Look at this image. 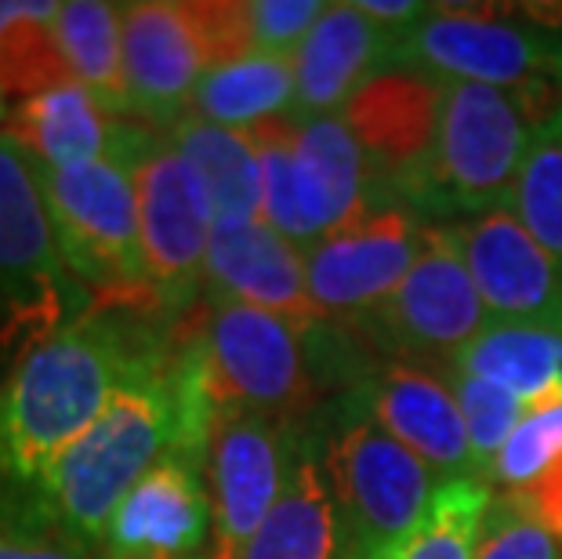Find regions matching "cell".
I'll return each instance as SVG.
<instances>
[{"instance_id":"14","label":"cell","mask_w":562,"mask_h":559,"mask_svg":"<svg viewBox=\"0 0 562 559\" xmlns=\"http://www.w3.org/2000/svg\"><path fill=\"white\" fill-rule=\"evenodd\" d=\"M338 396L367 411L381 429L422 458L442 483L480 480L458 396L432 367L370 353L363 345L360 364Z\"/></svg>"},{"instance_id":"33","label":"cell","mask_w":562,"mask_h":559,"mask_svg":"<svg viewBox=\"0 0 562 559\" xmlns=\"http://www.w3.org/2000/svg\"><path fill=\"white\" fill-rule=\"evenodd\" d=\"M505 94L516 105L533 146L562 135V52L555 58H548L541 69H533L519 88H512Z\"/></svg>"},{"instance_id":"38","label":"cell","mask_w":562,"mask_h":559,"mask_svg":"<svg viewBox=\"0 0 562 559\" xmlns=\"http://www.w3.org/2000/svg\"><path fill=\"white\" fill-rule=\"evenodd\" d=\"M8 113H11V102L0 94V131H4V124H8Z\"/></svg>"},{"instance_id":"12","label":"cell","mask_w":562,"mask_h":559,"mask_svg":"<svg viewBox=\"0 0 562 559\" xmlns=\"http://www.w3.org/2000/svg\"><path fill=\"white\" fill-rule=\"evenodd\" d=\"M425 219L411 208L374 204L305 251L308 294L323 320L356 331L400 288L428 241Z\"/></svg>"},{"instance_id":"7","label":"cell","mask_w":562,"mask_h":559,"mask_svg":"<svg viewBox=\"0 0 562 559\" xmlns=\"http://www.w3.org/2000/svg\"><path fill=\"white\" fill-rule=\"evenodd\" d=\"M313 429L345 523V556L374 552L400 538L432 502L436 472L352 400L334 396Z\"/></svg>"},{"instance_id":"3","label":"cell","mask_w":562,"mask_h":559,"mask_svg":"<svg viewBox=\"0 0 562 559\" xmlns=\"http://www.w3.org/2000/svg\"><path fill=\"white\" fill-rule=\"evenodd\" d=\"M182 411H178L171 345L153 338L102 418L47 469L33 494L37 513L99 552L116 505L160 458L178 455Z\"/></svg>"},{"instance_id":"22","label":"cell","mask_w":562,"mask_h":559,"mask_svg":"<svg viewBox=\"0 0 562 559\" xmlns=\"http://www.w3.org/2000/svg\"><path fill=\"white\" fill-rule=\"evenodd\" d=\"M294 157L302 211L316 241L374 208L370 164L341 113L297 121Z\"/></svg>"},{"instance_id":"6","label":"cell","mask_w":562,"mask_h":559,"mask_svg":"<svg viewBox=\"0 0 562 559\" xmlns=\"http://www.w3.org/2000/svg\"><path fill=\"white\" fill-rule=\"evenodd\" d=\"M41 182L66 266L99 309L160 313L142 255L138 193L127 164L41 168Z\"/></svg>"},{"instance_id":"8","label":"cell","mask_w":562,"mask_h":559,"mask_svg":"<svg viewBox=\"0 0 562 559\" xmlns=\"http://www.w3.org/2000/svg\"><path fill=\"white\" fill-rule=\"evenodd\" d=\"M88 291L58 247L37 160L0 131V342H33L83 316Z\"/></svg>"},{"instance_id":"21","label":"cell","mask_w":562,"mask_h":559,"mask_svg":"<svg viewBox=\"0 0 562 559\" xmlns=\"http://www.w3.org/2000/svg\"><path fill=\"white\" fill-rule=\"evenodd\" d=\"M244 559H345V523L323 472L313 425H305L297 439L280 502Z\"/></svg>"},{"instance_id":"35","label":"cell","mask_w":562,"mask_h":559,"mask_svg":"<svg viewBox=\"0 0 562 559\" xmlns=\"http://www.w3.org/2000/svg\"><path fill=\"white\" fill-rule=\"evenodd\" d=\"M519 502L526 505V513H530L548 534H555L562 538V458L555 466H548L530 487H522Z\"/></svg>"},{"instance_id":"16","label":"cell","mask_w":562,"mask_h":559,"mask_svg":"<svg viewBox=\"0 0 562 559\" xmlns=\"http://www.w3.org/2000/svg\"><path fill=\"white\" fill-rule=\"evenodd\" d=\"M442 113V80L411 66H389L349 99L341 121L360 142L370 164L374 204H392L436 146Z\"/></svg>"},{"instance_id":"23","label":"cell","mask_w":562,"mask_h":559,"mask_svg":"<svg viewBox=\"0 0 562 559\" xmlns=\"http://www.w3.org/2000/svg\"><path fill=\"white\" fill-rule=\"evenodd\" d=\"M164 135L196 168L211 204L214 230L261 219V160L250 131L218 127L196 121V116H182Z\"/></svg>"},{"instance_id":"34","label":"cell","mask_w":562,"mask_h":559,"mask_svg":"<svg viewBox=\"0 0 562 559\" xmlns=\"http://www.w3.org/2000/svg\"><path fill=\"white\" fill-rule=\"evenodd\" d=\"M0 559H99L44 516L0 519Z\"/></svg>"},{"instance_id":"18","label":"cell","mask_w":562,"mask_h":559,"mask_svg":"<svg viewBox=\"0 0 562 559\" xmlns=\"http://www.w3.org/2000/svg\"><path fill=\"white\" fill-rule=\"evenodd\" d=\"M4 131L37 160V168H80L99 160H121L131 168L157 127L113 116L88 88L66 80L11 102Z\"/></svg>"},{"instance_id":"37","label":"cell","mask_w":562,"mask_h":559,"mask_svg":"<svg viewBox=\"0 0 562 559\" xmlns=\"http://www.w3.org/2000/svg\"><path fill=\"white\" fill-rule=\"evenodd\" d=\"M30 4H33V0H0V41H4L11 33V26L26 15Z\"/></svg>"},{"instance_id":"30","label":"cell","mask_w":562,"mask_h":559,"mask_svg":"<svg viewBox=\"0 0 562 559\" xmlns=\"http://www.w3.org/2000/svg\"><path fill=\"white\" fill-rule=\"evenodd\" d=\"M562 458V403L548 411L522 414L519 425L512 429L508 444L501 447L490 480H497L505 491H522L548 466Z\"/></svg>"},{"instance_id":"17","label":"cell","mask_w":562,"mask_h":559,"mask_svg":"<svg viewBox=\"0 0 562 559\" xmlns=\"http://www.w3.org/2000/svg\"><path fill=\"white\" fill-rule=\"evenodd\" d=\"M214 523L203 469L167 455L131 487L102 534L99 559H186Z\"/></svg>"},{"instance_id":"26","label":"cell","mask_w":562,"mask_h":559,"mask_svg":"<svg viewBox=\"0 0 562 559\" xmlns=\"http://www.w3.org/2000/svg\"><path fill=\"white\" fill-rule=\"evenodd\" d=\"M494 491L483 480H447L400 538L345 559H475Z\"/></svg>"},{"instance_id":"27","label":"cell","mask_w":562,"mask_h":559,"mask_svg":"<svg viewBox=\"0 0 562 559\" xmlns=\"http://www.w3.org/2000/svg\"><path fill=\"white\" fill-rule=\"evenodd\" d=\"M58 15L55 0H33L4 41H0V94L22 102L55 85H66L63 63H58L52 22Z\"/></svg>"},{"instance_id":"4","label":"cell","mask_w":562,"mask_h":559,"mask_svg":"<svg viewBox=\"0 0 562 559\" xmlns=\"http://www.w3.org/2000/svg\"><path fill=\"white\" fill-rule=\"evenodd\" d=\"M533 138L505 91L442 80V113L428 160L396 189L392 204L425 222H458L508 208Z\"/></svg>"},{"instance_id":"24","label":"cell","mask_w":562,"mask_h":559,"mask_svg":"<svg viewBox=\"0 0 562 559\" xmlns=\"http://www.w3.org/2000/svg\"><path fill=\"white\" fill-rule=\"evenodd\" d=\"M52 37L66 80L88 88L113 116H131L124 88L121 4L105 0H66L58 4Z\"/></svg>"},{"instance_id":"25","label":"cell","mask_w":562,"mask_h":559,"mask_svg":"<svg viewBox=\"0 0 562 559\" xmlns=\"http://www.w3.org/2000/svg\"><path fill=\"white\" fill-rule=\"evenodd\" d=\"M294 55H247L211 69L189 105V116L218 127L247 131L294 110Z\"/></svg>"},{"instance_id":"9","label":"cell","mask_w":562,"mask_h":559,"mask_svg":"<svg viewBox=\"0 0 562 559\" xmlns=\"http://www.w3.org/2000/svg\"><path fill=\"white\" fill-rule=\"evenodd\" d=\"M490 324V313L472 283L447 225H428L425 251L396 291L352 331L370 353L396 356L422 367L450 364Z\"/></svg>"},{"instance_id":"13","label":"cell","mask_w":562,"mask_h":559,"mask_svg":"<svg viewBox=\"0 0 562 559\" xmlns=\"http://www.w3.org/2000/svg\"><path fill=\"white\" fill-rule=\"evenodd\" d=\"M305 425L250 411H222L207 447L214 508L211 559H244L261 523L277 508Z\"/></svg>"},{"instance_id":"15","label":"cell","mask_w":562,"mask_h":559,"mask_svg":"<svg viewBox=\"0 0 562 559\" xmlns=\"http://www.w3.org/2000/svg\"><path fill=\"white\" fill-rule=\"evenodd\" d=\"M442 225L494 324H530L562 335V266L508 208Z\"/></svg>"},{"instance_id":"31","label":"cell","mask_w":562,"mask_h":559,"mask_svg":"<svg viewBox=\"0 0 562 559\" xmlns=\"http://www.w3.org/2000/svg\"><path fill=\"white\" fill-rule=\"evenodd\" d=\"M475 559H562V545L526 513L516 491H505L490 502Z\"/></svg>"},{"instance_id":"20","label":"cell","mask_w":562,"mask_h":559,"mask_svg":"<svg viewBox=\"0 0 562 559\" xmlns=\"http://www.w3.org/2000/svg\"><path fill=\"white\" fill-rule=\"evenodd\" d=\"M396 37V30L374 22L360 4H327L294 52V121L341 113L370 77L392 66Z\"/></svg>"},{"instance_id":"36","label":"cell","mask_w":562,"mask_h":559,"mask_svg":"<svg viewBox=\"0 0 562 559\" xmlns=\"http://www.w3.org/2000/svg\"><path fill=\"white\" fill-rule=\"evenodd\" d=\"M360 8L370 19L381 22L389 30H411L414 22H422L428 15V4H414V0H360Z\"/></svg>"},{"instance_id":"2","label":"cell","mask_w":562,"mask_h":559,"mask_svg":"<svg viewBox=\"0 0 562 559\" xmlns=\"http://www.w3.org/2000/svg\"><path fill=\"white\" fill-rule=\"evenodd\" d=\"M182 331L196 342L218 411H250L291 425H313L363 356L360 338L330 320L305 331L214 294L193 305Z\"/></svg>"},{"instance_id":"19","label":"cell","mask_w":562,"mask_h":559,"mask_svg":"<svg viewBox=\"0 0 562 559\" xmlns=\"http://www.w3.org/2000/svg\"><path fill=\"white\" fill-rule=\"evenodd\" d=\"M203 294L283 316L305 331L327 324L308 294L305 251L261 219L214 230Z\"/></svg>"},{"instance_id":"32","label":"cell","mask_w":562,"mask_h":559,"mask_svg":"<svg viewBox=\"0 0 562 559\" xmlns=\"http://www.w3.org/2000/svg\"><path fill=\"white\" fill-rule=\"evenodd\" d=\"M323 11L319 0H247L250 55H294Z\"/></svg>"},{"instance_id":"10","label":"cell","mask_w":562,"mask_h":559,"mask_svg":"<svg viewBox=\"0 0 562 559\" xmlns=\"http://www.w3.org/2000/svg\"><path fill=\"white\" fill-rule=\"evenodd\" d=\"M138 193L142 255H146L149 288L160 313H186L196 305L207 272V251L214 219L196 168L164 131H153L149 142L131 164Z\"/></svg>"},{"instance_id":"1","label":"cell","mask_w":562,"mask_h":559,"mask_svg":"<svg viewBox=\"0 0 562 559\" xmlns=\"http://www.w3.org/2000/svg\"><path fill=\"white\" fill-rule=\"evenodd\" d=\"M142 327L91 309L19 356L0 382V497L8 516H41L33 494L47 469L102 418L146 345Z\"/></svg>"},{"instance_id":"28","label":"cell","mask_w":562,"mask_h":559,"mask_svg":"<svg viewBox=\"0 0 562 559\" xmlns=\"http://www.w3.org/2000/svg\"><path fill=\"white\" fill-rule=\"evenodd\" d=\"M432 371L453 389V396H458L464 429H469L472 458H475V476H480L483 483H490V472H494L501 447L508 444L512 429H516L522 418L519 396H512L508 389L486 382V378L464 374L450 364H439Z\"/></svg>"},{"instance_id":"5","label":"cell","mask_w":562,"mask_h":559,"mask_svg":"<svg viewBox=\"0 0 562 559\" xmlns=\"http://www.w3.org/2000/svg\"><path fill=\"white\" fill-rule=\"evenodd\" d=\"M124 88L138 124L167 131L189 116L200 80L250 55L247 0L121 4Z\"/></svg>"},{"instance_id":"11","label":"cell","mask_w":562,"mask_h":559,"mask_svg":"<svg viewBox=\"0 0 562 559\" xmlns=\"http://www.w3.org/2000/svg\"><path fill=\"white\" fill-rule=\"evenodd\" d=\"M562 52V33L486 4H428V15L396 37L392 66H411L436 80L519 88L533 69Z\"/></svg>"},{"instance_id":"29","label":"cell","mask_w":562,"mask_h":559,"mask_svg":"<svg viewBox=\"0 0 562 559\" xmlns=\"http://www.w3.org/2000/svg\"><path fill=\"white\" fill-rule=\"evenodd\" d=\"M508 211L562 266V135L530 149L508 197Z\"/></svg>"}]
</instances>
